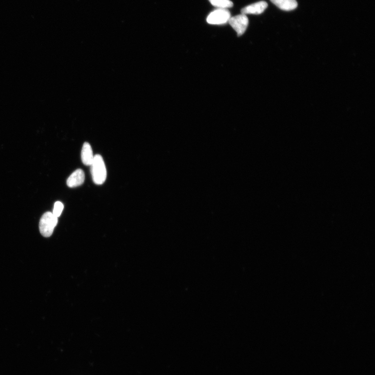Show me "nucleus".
<instances>
[{
	"label": "nucleus",
	"instance_id": "2",
	"mask_svg": "<svg viewBox=\"0 0 375 375\" xmlns=\"http://www.w3.org/2000/svg\"><path fill=\"white\" fill-rule=\"evenodd\" d=\"M58 223V217L50 212H46L42 216L39 223V230L44 237H50Z\"/></svg>",
	"mask_w": 375,
	"mask_h": 375
},
{
	"label": "nucleus",
	"instance_id": "8",
	"mask_svg": "<svg viewBox=\"0 0 375 375\" xmlns=\"http://www.w3.org/2000/svg\"><path fill=\"white\" fill-rule=\"evenodd\" d=\"M280 9L285 11H290L296 9L297 6L296 0H270Z\"/></svg>",
	"mask_w": 375,
	"mask_h": 375
},
{
	"label": "nucleus",
	"instance_id": "1",
	"mask_svg": "<svg viewBox=\"0 0 375 375\" xmlns=\"http://www.w3.org/2000/svg\"><path fill=\"white\" fill-rule=\"evenodd\" d=\"M92 177L97 185H102L105 181L107 172L102 157L99 155L94 157L93 163L91 165Z\"/></svg>",
	"mask_w": 375,
	"mask_h": 375
},
{
	"label": "nucleus",
	"instance_id": "6",
	"mask_svg": "<svg viewBox=\"0 0 375 375\" xmlns=\"http://www.w3.org/2000/svg\"><path fill=\"white\" fill-rule=\"evenodd\" d=\"M85 175L82 170L79 169L73 173L67 180V185L69 187L74 188L82 185L85 181Z\"/></svg>",
	"mask_w": 375,
	"mask_h": 375
},
{
	"label": "nucleus",
	"instance_id": "10",
	"mask_svg": "<svg viewBox=\"0 0 375 375\" xmlns=\"http://www.w3.org/2000/svg\"><path fill=\"white\" fill-rule=\"evenodd\" d=\"M64 209V205L62 202L58 201L55 204L54 209H53V214L59 217L60 216Z\"/></svg>",
	"mask_w": 375,
	"mask_h": 375
},
{
	"label": "nucleus",
	"instance_id": "7",
	"mask_svg": "<svg viewBox=\"0 0 375 375\" xmlns=\"http://www.w3.org/2000/svg\"><path fill=\"white\" fill-rule=\"evenodd\" d=\"M81 160L82 163L87 166H91L94 159L93 149L88 142L83 144L81 150Z\"/></svg>",
	"mask_w": 375,
	"mask_h": 375
},
{
	"label": "nucleus",
	"instance_id": "9",
	"mask_svg": "<svg viewBox=\"0 0 375 375\" xmlns=\"http://www.w3.org/2000/svg\"><path fill=\"white\" fill-rule=\"evenodd\" d=\"M212 5L217 9H227L233 6V3L231 0H209Z\"/></svg>",
	"mask_w": 375,
	"mask_h": 375
},
{
	"label": "nucleus",
	"instance_id": "4",
	"mask_svg": "<svg viewBox=\"0 0 375 375\" xmlns=\"http://www.w3.org/2000/svg\"><path fill=\"white\" fill-rule=\"evenodd\" d=\"M228 22L238 36H242L246 32L249 25V19L247 15L243 14L231 17Z\"/></svg>",
	"mask_w": 375,
	"mask_h": 375
},
{
	"label": "nucleus",
	"instance_id": "5",
	"mask_svg": "<svg viewBox=\"0 0 375 375\" xmlns=\"http://www.w3.org/2000/svg\"><path fill=\"white\" fill-rule=\"evenodd\" d=\"M267 6L268 4L266 2L259 1L244 7L241 10V13L244 15H259L263 13L267 9Z\"/></svg>",
	"mask_w": 375,
	"mask_h": 375
},
{
	"label": "nucleus",
	"instance_id": "3",
	"mask_svg": "<svg viewBox=\"0 0 375 375\" xmlns=\"http://www.w3.org/2000/svg\"><path fill=\"white\" fill-rule=\"evenodd\" d=\"M231 18V13L227 9H217L209 15L206 21L212 25H223L226 24Z\"/></svg>",
	"mask_w": 375,
	"mask_h": 375
}]
</instances>
